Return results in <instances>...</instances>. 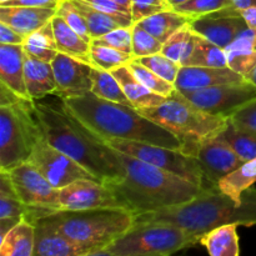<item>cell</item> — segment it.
Listing matches in <instances>:
<instances>
[{"label":"cell","instance_id":"4dcf8cb0","mask_svg":"<svg viewBox=\"0 0 256 256\" xmlns=\"http://www.w3.org/2000/svg\"><path fill=\"white\" fill-rule=\"evenodd\" d=\"M22 48L26 54L32 55L35 59L52 62L59 54L52 22L30 34L25 39Z\"/></svg>","mask_w":256,"mask_h":256},{"label":"cell","instance_id":"52a82bcc","mask_svg":"<svg viewBox=\"0 0 256 256\" xmlns=\"http://www.w3.org/2000/svg\"><path fill=\"white\" fill-rule=\"evenodd\" d=\"M44 136L32 100L20 99L0 106V172L29 162L32 149Z\"/></svg>","mask_w":256,"mask_h":256},{"label":"cell","instance_id":"5b68a950","mask_svg":"<svg viewBox=\"0 0 256 256\" xmlns=\"http://www.w3.org/2000/svg\"><path fill=\"white\" fill-rule=\"evenodd\" d=\"M75 244L90 250L108 249L134 226L135 215L124 208L56 210L39 218Z\"/></svg>","mask_w":256,"mask_h":256},{"label":"cell","instance_id":"484cf974","mask_svg":"<svg viewBox=\"0 0 256 256\" xmlns=\"http://www.w3.org/2000/svg\"><path fill=\"white\" fill-rule=\"evenodd\" d=\"M35 225L22 219L0 240V256H34Z\"/></svg>","mask_w":256,"mask_h":256},{"label":"cell","instance_id":"d6a6232c","mask_svg":"<svg viewBox=\"0 0 256 256\" xmlns=\"http://www.w3.org/2000/svg\"><path fill=\"white\" fill-rule=\"evenodd\" d=\"M92 92L94 95H96L98 98L108 100V102H118V104H124L132 106L129 99H128L126 95H125L124 90L120 86L116 78L112 74V72H106V70H102L92 66Z\"/></svg>","mask_w":256,"mask_h":256},{"label":"cell","instance_id":"b9f144b4","mask_svg":"<svg viewBox=\"0 0 256 256\" xmlns=\"http://www.w3.org/2000/svg\"><path fill=\"white\" fill-rule=\"evenodd\" d=\"M132 26L119 28L102 36L92 40V45L112 48L122 52L132 55Z\"/></svg>","mask_w":256,"mask_h":256},{"label":"cell","instance_id":"ac0fdd59","mask_svg":"<svg viewBox=\"0 0 256 256\" xmlns=\"http://www.w3.org/2000/svg\"><path fill=\"white\" fill-rule=\"evenodd\" d=\"M35 225L34 256H84L90 250L75 244L52 225L36 219Z\"/></svg>","mask_w":256,"mask_h":256},{"label":"cell","instance_id":"4fadbf2b","mask_svg":"<svg viewBox=\"0 0 256 256\" xmlns=\"http://www.w3.org/2000/svg\"><path fill=\"white\" fill-rule=\"evenodd\" d=\"M188 155L196 159L208 188L216 186L220 179L245 162L219 135L196 142Z\"/></svg>","mask_w":256,"mask_h":256},{"label":"cell","instance_id":"e575fe53","mask_svg":"<svg viewBox=\"0 0 256 256\" xmlns=\"http://www.w3.org/2000/svg\"><path fill=\"white\" fill-rule=\"evenodd\" d=\"M29 206L18 198L6 172H0V219H24Z\"/></svg>","mask_w":256,"mask_h":256},{"label":"cell","instance_id":"74e56055","mask_svg":"<svg viewBox=\"0 0 256 256\" xmlns=\"http://www.w3.org/2000/svg\"><path fill=\"white\" fill-rule=\"evenodd\" d=\"M135 60L139 62L140 64L144 65V66H146L152 72H154L158 76L166 80L170 84L175 85V82H176L178 74H179V70L182 68V65L175 62L174 60L169 59L168 56H165L162 52L149 55V56L138 58Z\"/></svg>","mask_w":256,"mask_h":256},{"label":"cell","instance_id":"c3c4849f","mask_svg":"<svg viewBox=\"0 0 256 256\" xmlns=\"http://www.w3.org/2000/svg\"><path fill=\"white\" fill-rule=\"evenodd\" d=\"M239 14L244 18L248 26L256 34V6L245 8V9H238Z\"/></svg>","mask_w":256,"mask_h":256},{"label":"cell","instance_id":"bcb514c9","mask_svg":"<svg viewBox=\"0 0 256 256\" xmlns=\"http://www.w3.org/2000/svg\"><path fill=\"white\" fill-rule=\"evenodd\" d=\"M26 38L10 28L9 25L0 22V45H22Z\"/></svg>","mask_w":256,"mask_h":256},{"label":"cell","instance_id":"8fae6325","mask_svg":"<svg viewBox=\"0 0 256 256\" xmlns=\"http://www.w3.org/2000/svg\"><path fill=\"white\" fill-rule=\"evenodd\" d=\"M29 162H32L56 189H62L79 179H92L99 182L92 172H88L72 158L52 146L45 136H42L34 146Z\"/></svg>","mask_w":256,"mask_h":256},{"label":"cell","instance_id":"ba28073f","mask_svg":"<svg viewBox=\"0 0 256 256\" xmlns=\"http://www.w3.org/2000/svg\"><path fill=\"white\" fill-rule=\"evenodd\" d=\"M199 244V239L182 228L165 222L134 225L108 250L120 256H170Z\"/></svg>","mask_w":256,"mask_h":256},{"label":"cell","instance_id":"7402d4cb","mask_svg":"<svg viewBox=\"0 0 256 256\" xmlns=\"http://www.w3.org/2000/svg\"><path fill=\"white\" fill-rule=\"evenodd\" d=\"M224 50L228 66L248 79L256 69L255 32L249 26H245Z\"/></svg>","mask_w":256,"mask_h":256},{"label":"cell","instance_id":"1f68e13d","mask_svg":"<svg viewBox=\"0 0 256 256\" xmlns=\"http://www.w3.org/2000/svg\"><path fill=\"white\" fill-rule=\"evenodd\" d=\"M184 66L226 68L228 58L222 48L196 34L194 50Z\"/></svg>","mask_w":256,"mask_h":256},{"label":"cell","instance_id":"60d3db41","mask_svg":"<svg viewBox=\"0 0 256 256\" xmlns=\"http://www.w3.org/2000/svg\"><path fill=\"white\" fill-rule=\"evenodd\" d=\"M56 15L62 18L72 29H74L82 39L92 44V36L86 22L72 0H62L56 8Z\"/></svg>","mask_w":256,"mask_h":256},{"label":"cell","instance_id":"11a10c76","mask_svg":"<svg viewBox=\"0 0 256 256\" xmlns=\"http://www.w3.org/2000/svg\"><path fill=\"white\" fill-rule=\"evenodd\" d=\"M248 80H250V82H252V84H254L255 86H256V69L252 72V75H250V76L248 78Z\"/></svg>","mask_w":256,"mask_h":256},{"label":"cell","instance_id":"5bb4252c","mask_svg":"<svg viewBox=\"0 0 256 256\" xmlns=\"http://www.w3.org/2000/svg\"><path fill=\"white\" fill-rule=\"evenodd\" d=\"M95 208H122L112 190L104 182L79 179L59 189L58 210H84Z\"/></svg>","mask_w":256,"mask_h":256},{"label":"cell","instance_id":"f546056e","mask_svg":"<svg viewBox=\"0 0 256 256\" xmlns=\"http://www.w3.org/2000/svg\"><path fill=\"white\" fill-rule=\"evenodd\" d=\"M72 2H74L75 6L79 9V12L84 16L88 28H89L92 40L102 36V35L108 34L112 30L119 29V28L132 26V25L122 22V20H119L116 18L112 16V15L105 14V12L95 9L94 6L88 4L84 0H72Z\"/></svg>","mask_w":256,"mask_h":256},{"label":"cell","instance_id":"f1b7e54d","mask_svg":"<svg viewBox=\"0 0 256 256\" xmlns=\"http://www.w3.org/2000/svg\"><path fill=\"white\" fill-rule=\"evenodd\" d=\"M245 162L256 159V132L240 126L228 120L226 126L219 134Z\"/></svg>","mask_w":256,"mask_h":256},{"label":"cell","instance_id":"f35d334b","mask_svg":"<svg viewBox=\"0 0 256 256\" xmlns=\"http://www.w3.org/2000/svg\"><path fill=\"white\" fill-rule=\"evenodd\" d=\"M228 8H234L232 0H188L182 4L176 5L172 9L180 14L188 15L192 19H195V18L202 16V15H209L212 12H220V10L228 9Z\"/></svg>","mask_w":256,"mask_h":256},{"label":"cell","instance_id":"7bdbcfd3","mask_svg":"<svg viewBox=\"0 0 256 256\" xmlns=\"http://www.w3.org/2000/svg\"><path fill=\"white\" fill-rule=\"evenodd\" d=\"M169 9L172 8L168 0H130V14L134 24Z\"/></svg>","mask_w":256,"mask_h":256},{"label":"cell","instance_id":"3957f363","mask_svg":"<svg viewBox=\"0 0 256 256\" xmlns=\"http://www.w3.org/2000/svg\"><path fill=\"white\" fill-rule=\"evenodd\" d=\"M64 102L70 112L100 139L132 140L182 150V142L176 135L145 118L129 105L100 99L92 92L79 98L65 99Z\"/></svg>","mask_w":256,"mask_h":256},{"label":"cell","instance_id":"8992f818","mask_svg":"<svg viewBox=\"0 0 256 256\" xmlns=\"http://www.w3.org/2000/svg\"><path fill=\"white\" fill-rule=\"evenodd\" d=\"M138 112L176 135L182 142V152L186 155L196 142L218 136L229 120L222 115L204 112L176 89L158 106Z\"/></svg>","mask_w":256,"mask_h":256},{"label":"cell","instance_id":"d6986e66","mask_svg":"<svg viewBox=\"0 0 256 256\" xmlns=\"http://www.w3.org/2000/svg\"><path fill=\"white\" fill-rule=\"evenodd\" d=\"M22 45H0V84L24 100H32L28 94L24 75Z\"/></svg>","mask_w":256,"mask_h":256},{"label":"cell","instance_id":"7c38bea8","mask_svg":"<svg viewBox=\"0 0 256 256\" xmlns=\"http://www.w3.org/2000/svg\"><path fill=\"white\" fill-rule=\"evenodd\" d=\"M6 174L18 198L26 206L49 212H56L59 189L52 186L32 162H22Z\"/></svg>","mask_w":256,"mask_h":256},{"label":"cell","instance_id":"816d5d0a","mask_svg":"<svg viewBox=\"0 0 256 256\" xmlns=\"http://www.w3.org/2000/svg\"><path fill=\"white\" fill-rule=\"evenodd\" d=\"M84 256H120V255L115 254V252H110V250H108V249H104V250H98V252H89V254H86Z\"/></svg>","mask_w":256,"mask_h":256},{"label":"cell","instance_id":"9a60e30c","mask_svg":"<svg viewBox=\"0 0 256 256\" xmlns=\"http://www.w3.org/2000/svg\"><path fill=\"white\" fill-rule=\"evenodd\" d=\"M245 26H248L246 22L236 8H228L212 14L202 15L190 22V28L195 34L210 40L222 49H225Z\"/></svg>","mask_w":256,"mask_h":256},{"label":"cell","instance_id":"2e32d148","mask_svg":"<svg viewBox=\"0 0 256 256\" xmlns=\"http://www.w3.org/2000/svg\"><path fill=\"white\" fill-rule=\"evenodd\" d=\"M52 66L56 80V96L65 100L92 92V65L59 52L52 62Z\"/></svg>","mask_w":256,"mask_h":256},{"label":"cell","instance_id":"6da1fadb","mask_svg":"<svg viewBox=\"0 0 256 256\" xmlns=\"http://www.w3.org/2000/svg\"><path fill=\"white\" fill-rule=\"evenodd\" d=\"M32 100L45 139L79 162L100 182L109 184L125 176L119 152L105 144L69 110L62 98Z\"/></svg>","mask_w":256,"mask_h":256},{"label":"cell","instance_id":"cb8c5ba5","mask_svg":"<svg viewBox=\"0 0 256 256\" xmlns=\"http://www.w3.org/2000/svg\"><path fill=\"white\" fill-rule=\"evenodd\" d=\"M52 24L59 52H62V54L69 55L74 59L92 65V59H90V46H92V44L88 42L85 39H82L74 29H72L58 15L52 18Z\"/></svg>","mask_w":256,"mask_h":256},{"label":"cell","instance_id":"f6af8a7d","mask_svg":"<svg viewBox=\"0 0 256 256\" xmlns=\"http://www.w3.org/2000/svg\"><path fill=\"white\" fill-rule=\"evenodd\" d=\"M229 119L240 126L256 132V98L240 109H238L235 112H232Z\"/></svg>","mask_w":256,"mask_h":256},{"label":"cell","instance_id":"ab89813d","mask_svg":"<svg viewBox=\"0 0 256 256\" xmlns=\"http://www.w3.org/2000/svg\"><path fill=\"white\" fill-rule=\"evenodd\" d=\"M132 56L138 58L149 56V55L162 52V45L160 40H158L154 35L150 34L148 30L140 26L139 24H132Z\"/></svg>","mask_w":256,"mask_h":256},{"label":"cell","instance_id":"9c48e42d","mask_svg":"<svg viewBox=\"0 0 256 256\" xmlns=\"http://www.w3.org/2000/svg\"><path fill=\"white\" fill-rule=\"evenodd\" d=\"M104 142L105 144L109 145L116 152H122V154L136 158V159L142 160L148 164L162 168V169L172 172V174L178 175L182 179L189 180L194 184L208 188L196 159L190 156V155L184 154L180 150L148 144V142H132V140L108 139Z\"/></svg>","mask_w":256,"mask_h":256},{"label":"cell","instance_id":"f5cc1de1","mask_svg":"<svg viewBox=\"0 0 256 256\" xmlns=\"http://www.w3.org/2000/svg\"><path fill=\"white\" fill-rule=\"evenodd\" d=\"M168 2H169V4L172 5V8H174V6H176V5L188 2V0H168Z\"/></svg>","mask_w":256,"mask_h":256},{"label":"cell","instance_id":"d590c367","mask_svg":"<svg viewBox=\"0 0 256 256\" xmlns=\"http://www.w3.org/2000/svg\"><path fill=\"white\" fill-rule=\"evenodd\" d=\"M90 59H92V66L106 70V72H112L118 68L129 64L134 59V56L132 54H126V52H122L120 50L112 49V48L92 44Z\"/></svg>","mask_w":256,"mask_h":256},{"label":"cell","instance_id":"30bf717a","mask_svg":"<svg viewBox=\"0 0 256 256\" xmlns=\"http://www.w3.org/2000/svg\"><path fill=\"white\" fill-rule=\"evenodd\" d=\"M180 92L204 112L229 118L232 112L255 99L256 86L250 80H245L205 89L182 90Z\"/></svg>","mask_w":256,"mask_h":256},{"label":"cell","instance_id":"9f6ffc18","mask_svg":"<svg viewBox=\"0 0 256 256\" xmlns=\"http://www.w3.org/2000/svg\"><path fill=\"white\" fill-rule=\"evenodd\" d=\"M9 2V0H0V4H2V2Z\"/></svg>","mask_w":256,"mask_h":256},{"label":"cell","instance_id":"4316f807","mask_svg":"<svg viewBox=\"0 0 256 256\" xmlns=\"http://www.w3.org/2000/svg\"><path fill=\"white\" fill-rule=\"evenodd\" d=\"M192 20V18L188 16V15L180 14V12H175L174 9H169L152 15L149 18H145L142 22H135V24H139L140 26L148 30L150 34L154 35L158 40L165 42L178 30L184 28L185 25L190 24Z\"/></svg>","mask_w":256,"mask_h":256},{"label":"cell","instance_id":"603a6c76","mask_svg":"<svg viewBox=\"0 0 256 256\" xmlns=\"http://www.w3.org/2000/svg\"><path fill=\"white\" fill-rule=\"evenodd\" d=\"M112 74L116 78L120 86L122 88L125 95L129 99L132 106L135 108L136 110L152 109V108H155L159 104H162L165 100V98H166L148 89L132 74V72L129 69L128 65H124V66H120L118 69L112 70Z\"/></svg>","mask_w":256,"mask_h":256},{"label":"cell","instance_id":"db71d44e","mask_svg":"<svg viewBox=\"0 0 256 256\" xmlns=\"http://www.w3.org/2000/svg\"><path fill=\"white\" fill-rule=\"evenodd\" d=\"M115 2H118L119 4H122V6L128 8V9L130 10V0H115Z\"/></svg>","mask_w":256,"mask_h":256},{"label":"cell","instance_id":"8d00e7d4","mask_svg":"<svg viewBox=\"0 0 256 256\" xmlns=\"http://www.w3.org/2000/svg\"><path fill=\"white\" fill-rule=\"evenodd\" d=\"M128 66L132 70V74H134L135 76L148 88V89L152 90V92L162 95V96H169V95H172V92H174V84H170L166 80L158 76L154 72L148 69L146 66L140 64V62H136L135 59H132V62L128 64Z\"/></svg>","mask_w":256,"mask_h":256},{"label":"cell","instance_id":"44dd1931","mask_svg":"<svg viewBox=\"0 0 256 256\" xmlns=\"http://www.w3.org/2000/svg\"><path fill=\"white\" fill-rule=\"evenodd\" d=\"M24 75L28 94L32 100L44 99L56 92V80L52 62H42L25 52Z\"/></svg>","mask_w":256,"mask_h":256},{"label":"cell","instance_id":"d4e9b609","mask_svg":"<svg viewBox=\"0 0 256 256\" xmlns=\"http://www.w3.org/2000/svg\"><path fill=\"white\" fill-rule=\"evenodd\" d=\"M239 225L229 224L210 230L202 235L199 244L206 249L210 256H240Z\"/></svg>","mask_w":256,"mask_h":256},{"label":"cell","instance_id":"ffe728a7","mask_svg":"<svg viewBox=\"0 0 256 256\" xmlns=\"http://www.w3.org/2000/svg\"><path fill=\"white\" fill-rule=\"evenodd\" d=\"M56 15L52 8L0 6V22L9 25L24 38L39 30Z\"/></svg>","mask_w":256,"mask_h":256},{"label":"cell","instance_id":"7a4b0ae2","mask_svg":"<svg viewBox=\"0 0 256 256\" xmlns=\"http://www.w3.org/2000/svg\"><path fill=\"white\" fill-rule=\"evenodd\" d=\"M119 155L125 168V176L106 185L112 190L120 206L134 215L186 204L206 189L136 158L122 152Z\"/></svg>","mask_w":256,"mask_h":256},{"label":"cell","instance_id":"ee69618b","mask_svg":"<svg viewBox=\"0 0 256 256\" xmlns=\"http://www.w3.org/2000/svg\"><path fill=\"white\" fill-rule=\"evenodd\" d=\"M88 4H90L92 6H94L95 9L100 10V12H105V14H109L112 16L116 18V19L122 20V22H128V24L132 25V14H130V10L128 8L122 6V4H119L115 0H84Z\"/></svg>","mask_w":256,"mask_h":256},{"label":"cell","instance_id":"277c9868","mask_svg":"<svg viewBox=\"0 0 256 256\" xmlns=\"http://www.w3.org/2000/svg\"><path fill=\"white\" fill-rule=\"evenodd\" d=\"M150 222L176 225L199 240L202 235L222 225L252 226L256 225V189L250 188L242 192V202L236 204L218 186L206 188L202 194L186 204L135 215L134 225Z\"/></svg>","mask_w":256,"mask_h":256},{"label":"cell","instance_id":"e0dca14e","mask_svg":"<svg viewBox=\"0 0 256 256\" xmlns=\"http://www.w3.org/2000/svg\"><path fill=\"white\" fill-rule=\"evenodd\" d=\"M248 80L232 68H205V66H182L175 82V89L198 90L216 85L234 84Z\"/></svg>","mask_w":256,"mask_h":256},{"label":"cell","instance_id":"7dc6e473","mask_svg":"<svg viewBox=\"0 0 256 256\" xmlns=\"http://www.w3.org/2000/svg\"><path fill=\"white\" fill-rule=\"evenodd\" d=\"M62 0H9L0 6H28V8H52L56 9Z\"/></svg>","mask_w":256,"mask_h":256},{"label":"cell","instance_id":"836d02e7","mask_svg":"<svg viewBox=\"0 0 256 256\" xmlns=\"http://www.w3.org/2000/svg\"><path fill=\"white\" fill-rule=\"evenodd\" d=\"M195 36L196 34L192 30L190 24L185 25L164 42L162 52L169 59L184 66L194 50Z\"/></svg>","mask_w":256,"mask_h":256},{"label":"cell","instance_id":"83f0119b","mask_svg":"<svg viewBox=\"0 0 256 256\" xmlns=\"http://www.w3.org/2000/svg\"><path fill=\"white\" fill-rule=\"evenodd\" d=\"M256 182V159L244 162L240 168L219 180L218 189L232 198L236 204L242 202V192Z\"/></svg>","mask_w":256,"mask_h":256},{"label":"cell","instance_id":"681fc988","mask_svg":"<svg viewBox=\"0 0 256 256\" xmlns=\"http://www.w3.org/2000/svg\"><path fill=\"white\" fill-rule=\"evenodd\" d=\"M20 219H0V240L2 238H5V235L12 229V228L16 226L20 222Z\"/></svg>","mask_w":256,"mask_h":256},{"label":"cell","instance_id":"f907efd6","mask_svg":"<svg viewBox=\"0 0 256 256\" xmlns=\"http://www.w3.org/2000/svg\"><path fill=\"white\" fill-rule=\"evenodd\" d=\"M234 8L236 9H245V8L256 6V0H232Z\"/></svg>","mask_w":256,"mask_h":256}]
</instances>
